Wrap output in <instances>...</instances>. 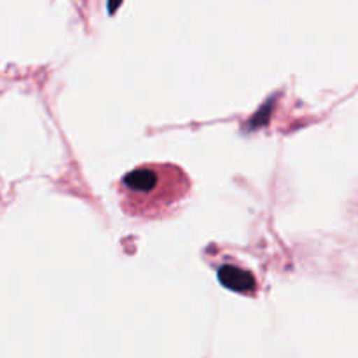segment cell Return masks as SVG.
Segmentation results:
<instances>
[{
  "mask_svg": "<svg viewBox=\"0 0 358 358\" xmlns=\"http://www.w3.org/2000/svg\"><path fill=\"white\" fill-rule=\"evenodd\" d=\"M191 180L171 163H145L133 168L117 185L119 201L126 215L159 220L170 215L189 194Z\"/></svg>",
  "mask_w": 358,
  "mask_h": 358,
  "instance_id": "6da1fadb",
  "label": "cell"
},
{
  "mask_svg": "<svg viewBox=\"0 0 358 358\" xmlns=\"http://www.w3.org/2000/svg\"><path fill=\"white\" fill-rule=\"evenodd\" d=\"M219 278L227 289L234 290V292L240 294H255L257 290V283H255L252 273L245 271L241 268H234V266H224L219 271Z\"/></svg>",
  "mask_w": 358,
  "mask_h": 358,
  "instance_id": "7a4b0ae2",
  "label": "cell"
},
{
  "mask_svg": "<svg viewBox=\"0 0 358 358\" xmlns=\"http://www.w3.org/2000/svg\"><path fill=\"white\" fill-rule=\"evenodd\" d=\"M355 215H357V220H358V198H357V201H355Z\"/></svg>",
  "mask_w": 358,
  "mask_h": 358,
  "instance_id": "3957f363",
  "label": "cell"
}]
</instances>
